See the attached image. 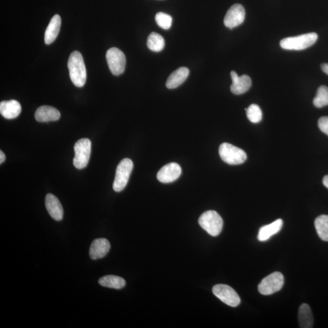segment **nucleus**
Listing matches in <instances>:
<instances>
[{"mask_svg": "<svg viewBox=\"0 0 328 328\" xmlns=\"http://www.w3.org/2000/svg\"><path fill=\"white\" fill-rule=\"evenodd\" d=\"M245 9L242 5L235 4L230 7L224 17V25L230 29L242 25L245 19Z\"/></svg>", "mask_w": 328, "mask_h": 328, "instance_id": "obj_10", "label": "nucleus"}, {"mask_svg": "<svg viewBox=\"0 0 328 328\" xmlns=\"http://www.w3.org/2000/svg\"><path fill=\"white\" fill-rule=\"evenodd\" d=\"M323 184L328 189V175H326L323 177Z\"/></svg>", "mask_w": 328, "mask_h": 328, "instance_id": "obj_30", "label": "nucleus"}, {"mask_svg": "<svg viewBox=\"0 0 328 328\" xmlns=\"http://www.w3.org/2000/svg\"><path fill=\"white\" fill-rule=\"evenodd\" d=\"M21 112V105L15 100L3 101L0 103V113L7 119L17 118Z\"/></svg>", "mask_w": 328, "mask_h": 328, "instance_id": "obj_16", "label": "nucleus"}, {"mask_svg": "<svg viewBox=\"0 0 328 328\" xmlns=\"http://www.w3.org/2000/svg\"><path fill=\"white\" fill-rule=\"evenodd\" d=\"M313 103L317 108H322L328 105V88L326 86H321L317 89L316 96L314 99Z\"/></svg>", "mask_w": 328, "mask_h": 328, "instance_id": "obj_24", "label": "nucleus"}, {"mask_svg": "<svg viewBox=\"0 0 328 328\" xmlns=\"http://www.w3.org/2000/svg\"><path fill=\"white\" fill-rule=\"evenodd\" d=\"M6 159V156L5 153L3 152L2 150L0 151V163H2L5 162Z\"/></svg>", "mask_w": 328, "mask_h": 328, "instance_id": "obj_29", "label": "nucleus"}, {"mask_svg": "<svg viewBox=\"0 0 328 328\" xmlns=\"http://www.w3.org/2000/svg\"><path fill=\"white\" fill-rule=\"evenodd\" d=\"M318 39V35L315 32L306 33L293 38H288L281 40L280 46L283 49L287 50L305 49L313 45Z\"/></svg>", "mask_w": 328, "mask_h": 328, "instance_id": "obj_3", "label": "nucleus"}, {"mask_svg": "<svg viewBox=\"0 0 328 328\" xmlns=\"http://www.w3.org/2000/svg\"><path fill=\"white\" fill-rule=\"evenodd\" d=\"M321 68L324 73L328 75V63H323L321 65Z\"/></svg>", "mask_w": 328, "mask_h": 328, "instance_id": "obj_28", "label": "nucleus"}, {"mask_svg": "<svg viewBox=\"0 0 328 328\" xmlns=\"http://www.w3.org/2000/svg\"><path fill=\"white\" fill-rule=\"evenodd\" d=\"M321 131L328 136V116L322 117L318 122Z\"/></svg>", "mask_w": 328, "mask_h": 328, "instance_id": "obj_27", "label": "nucleus"}, {"mask_svg": "<svg viewBox=\"0 0 328 328\" xmlns=\"http://www.w3.org/2000/svg\"><path fill=\"white\" fill-rule=\"evenodd\" d=\"M92 151V142L89 139L78 140L75 145V156L74 166L78 169H83L88 165Z\"/></svg>", "mask_w": 328, "mask_h": 328, "instance_id": "obj_6", "label": "nucleus"}, {"mask_svg": "<svg viewBox=\"0 0 328 328\" xmlns=\"http://www.w3.org/2000/svg\"><path fill=\"white\" fill-rule=\"evenodd\" d=\"M100 285L109 288L120 289L125 286V280L122 277L116 276H106L99 280Z\"/></svg>", "mask_w": 328, "mask_h": 328, "instance_id": "obj_21", "label": "nucleus"}, {"mask_svg": "<svg viewBox=\"0 0 328 328\" xmlns=\"http://www.w3.org/2000/svg\"><path fill=\"white\" fill-rule=\"evenodd\" d=\"M314 224L320 239L324 242H328V215L318 216Z\"/></svg>", "mask_w": 328, "mask_h": 328, "instance_id": "obj_22", "label": "nucleus"}, {"mask_svg": "<svg viewBox=\"0 0 328 328\" xmlns=\"http://www.w3.org/2000/svg\"><path fill=\"white\" fill-rule=\"evenodd\" d=\"M61 24L62 20L60 15H55L53 16L45 31V42L46 45L51 44L55 41L59 35Z\"/></svg>", "mask_w": 328, "mask_h": 328, "instance_id": "obj_18", "label": "nucleus"}, {"mask_svg": "<svg viewBox=\"0 0 328 328\" xmlns=\"http://www.w3.org/2000/svg\"><path fill=\"white\" fill-rule=\"evenodd\" d=\"M106 59L109 69L113 75L119 76L124 72L126 65V58L124 53L117 48L108 50Z\"/></svg>", "mask_w": 328, "mask_h": 328, "instance_id": "obj_8", "label": "nucleus"}, {"mask_svg": "<svg viewBox=\"0 0 328 328\" xmlns=\"http://www.w3.org/2000/svg\"><path fill=\"white\" fill-rule=\"evenodd\" d=\"M221 158L229 165H240L246 161L247 155L243 150L229 143H223L220 146Z\"/></svg>", "mask_w": 328, "mask_h": 328, "instance_id": "obj_4", "label": "nucleus"}, {"mask_svg": "<svg viewBox=\"0 0 328 328\" xmlns=\"http://www.w3.org/2000/svg\"><path fill=\"white\" fill-rule=\"evenodd\" d=\"M182 170L179 164L175 162L167 164L162 167L157 175V178L162 183L175 181L180 176Z\"/></svg>", "mask_w": 328, "mask_h": 328, "instance_id": "obj_11", "label": "nucleus"}, {"mask_svg": "<svg viewBox=\"0 0 328 328\" xmlns=\"http://www.w3.org/2000/svg\"><path fill=\"white\" fill-rule=\"evenodd\" d=\"M147 46L152 51H161L165 46V40L159 33L152 32L147 39Z\"/></svg>", "mask_w": 328, "mask_h": 328, "instance_id": "obj_23", "label": "nucleus"}, {"mask_svg": "<svg viewBox=\"0 0 328 328\" xmlns=\"http://www.w3.org/2000/svg\"><path fill=\"white\" fill-rule=\"evenodd\" d=\"M230 76L232 80L230 90L234 95H243V94L249 91L251 86H252V80H251L250 77L247 75L239 77L237 73L234 71L230 72Z\"/></svg>", "mask_w": 328, "mask_h": 328, "instance_id": "obj_12", "label": "nucleus"}, {"mask_svg": "<svg viewBox=\"0 0 328 328\" xmlns=\"http://www.w3.org/2000/svg\"><path fill=\"white\" fill-rule=\"evenodd\" d=\"M283 220L282 219H278L275 222L261 227L259 235H258V239L260 242H266L268 240L271 236L279 233L283 227Z\"/></svg>", "mask_w": 328, "mask_h": 328, "instance_id": "obj_19", "label": "nucleus"}, {"mask_svg": "<svg viewBox=\"0 0 328 328\" xmlns=\"http://www.w3.org/2000/svg\"><path fill=\"white\" fill-rule=\"evenodd\" d=\"M156 22L160 28L163 29H169L172 25V17L163 12L157 13L155 16Z\"/></svg>", "mask_w": 328, "mask_h": 328, "instance_id": "obj_26", "label": "nucleus"}, {"mask_svg": "<svg viewBox=\"0 0 328 328\" xmlns=\"http://www.w3.org/2000/svg\"><path fill=\"white\" fill-rule=\"evenodd\" d=\"M189 75V69L186 67H181L173 72L166 82L167 88L174 89L177 88L186 81Z\"/></svg>", "mask_w": 328, "mask_h": 328, "instance_id": "obj_17", "label": "nucleus"}, {"mask_svg": "<svg viewBox=\"0 0 328 328\" xmlns=\"http://www.w3.org/2000/svg\"><path fill=\"white\" fill-rule=\"evenodd\" d=\"M298 319H299L300 327L312 328L313 327L314 318L308 304L303 303L302 305H300Z\"/></svg>", "mask_w": 328, "mask_h": 328, "instance_id": "obj_20", "label": "nucleus"}, {"mask_svg": "<svg viewBox=\"0 0 328 328\" xmlns=\"http://www.w3.org/2000/svg\"><path fill=\"white\" fill-rule=\"evenodd\" d=\"M212 291L214 295L227 305L236 307L241 302L236 291L226 284H217L213 286Z\"/></svg>", "mask_w": 328, "mask_h": 328, "instance_id": "obj_9", "label": "nucleus"}, {"mask_svg": "<svg viewBox=\"0 0 328 328\" xmlns=\"http://www.w3.org/2000/svg\"><path fill=\"white\" fill-rule=\"evenodd\" d=\"M198 222L200 226L211 236L219 235L223 230V220L216 211L209 210L203 213Z\"/></svg>", "mask_w": 328, "mask_h": 328, "instance_id": "obj_2", "label": "nucleus"}, {"mask_svg": "<svg viewBox=\"0 0 328 328\" xmlns=\"http://www.w3.org/2000/svg\"><path fill=\"white\" fill-rule=\"evenodd\" d=\"M284 281L283 274L275 272L264 278L259 284L258 289L262 295L269 296L282 289Z\"/></svg>", "mask_w": 328, "mask_h": 328, "instance_id": "obj_7", "label": "nucleus"}, {"mask_svg": "<svg viewBox=\"0 0 328 328\" xmlns=\"http://www.w3.org/2000/svg\"><path fill=\"white\" fill-rule=\"evenodd\" d=\"M133 169V162L129 158L123 159L118 164L113 183V189L116 192H121L128 184Z\"/></svg>", "mask_w": 328, "mask_h": 328, "instance_id": "obj_5", "label": "nucleus"}, {"mask_svg": "<svg viewBox=\"0 0 328 328\" xmlns=\"http://www.w3.org/2000/svg\"><path fill=\"white\" fill-rule=\"evenodd\" d=\"M68 67L73 84L78 87L84 86L86 81V70L81 53L77 51L72 52L69 56Z\"/></svg>", "mask_w": 328, "mask_h": 328, "instance_id": "obj_1", "label": "nucleus"}, {"mask_svg": "<svg viewBox=\"0 0 328 328\" xmlns=\"http://www.w3.org/2000/svg\"><path fill=\"white\" fill-rule=\"evenodd\" d=\"M110 247L108 240L105 239L94 240L89 249L90 258L94 260L102 259L108 253Z\"/></svg>", "mask_w": 328, "mask_h": 328, "instance_id": "obj_13", "label": "nucleus"}, {"mask_svg": "<svg viewBox=\"0 0 328 328\" xmlns=\"http://www.w3.org/2000/svg\"><path fill=\"white\" fill-rule=\"evenodd\" d=\"M60 113L58 109L50 106H42L37 110L35 118L39 122L56 121L60 118Z\"/></svg>", "mask_w": 328, "mask_h": 328, "instance_id": "obj_15", "label": "nucleus"}, {"mask_svg": "<svg viewBox=\"0 0 328 328\" xmlns=\"http://www.w3.org/2000/svg\"><path fill=\"white\" fill-rule=\"evenodd\" d=\"M45 206L50 216L53 220L60 221L63 219V207L58 197L51 193L48 194L45 198Z\"/></svg>", "mask_w": 328, "mask_h": 328, "instance_id": "obj_14", "label": "nucleus"}, {"mask_svg": "<svg viewBox=\"0 0 328 328\" xmlns=\"http://www.w3.org/2000/svg\"><path fill=\"white\" fill-rule=\"evenodd\" d=\"M245 110L247 118H248L251 122L257 123L262 120L263 113L262 110H261L259 105L252 104Z\"/></svg>", "mask_w": 328, "mask_h": 328, "instance_id": "obj_25", "label": "nucleus"}]
</instances>
